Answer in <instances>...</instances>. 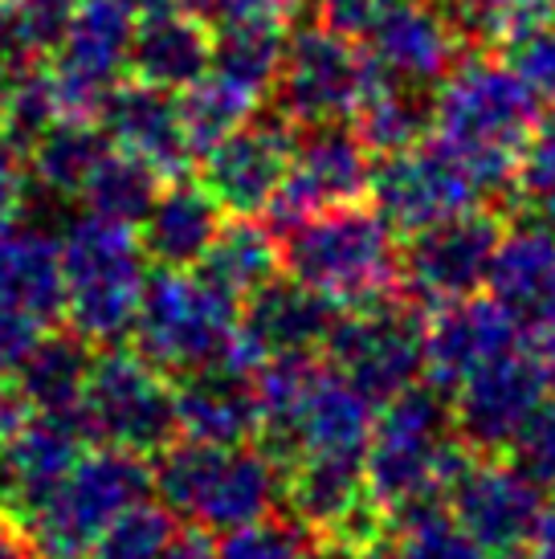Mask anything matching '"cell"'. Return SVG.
I'll return each mask as SVG.
<instances>
[{
	"label": "cell",
	"instance_id": "1",
	"mask_svg": "<svg viewBox=\"0 0 555 559\" xmlns=\"http://www.w3.org/2000/svg\"><path fill=\"white\" fill-rule=\"evenodd\" d=\"M535 127L540 94L510 62L465 58L437 82L433 135L479 171L486 192L515 185Z\"/></svg>",
	"mask_w": 555,
	"mask_h": 559
},
{
	"label": "cell",
	"instance_id": "2",
	"mask_svg": "<svg viewBox=\"0 0 555 559\" xmlns=\"http://www.w3.org/2000/svg\"><path fill=\"white\" fill-rule=\"evenodd\" d=\"M437 392L441 389L413 384L397 401L380 404L364 457V478L371 502L388 514V523L413 507L441 502V495H449L453 478L474 457L462 437L449 433L453 404Z\"/></svg>",
	"mask_w": 555,
	"mask_h": 559
},
{
	"label": "cell",
	"instance_id": "3",
	"mask_svg": "<svg viewBox=\"0 0 555 559\" xmlns=\"http://www.w3.org/2000/svg\"><path fill=\"white\" fill-rule=\"evenodd\" d=\"M155 490L176 519L201 531H233L274 514L286 469L270 450L180 441L160 453Z\"/></svg>",
	"mask_w": 555,
	"mask_h": 559
},
{
	"label": "cell",
	"instance_id": "4",
	"mask_svg": "<svg viewBox=\"0 0 555 559\" xmlns=\"http://www.w3.org/2000/svg\"><path fill=\"white\" fill-rule=\"evenodd\" d=\"M282 265L291 270V278L331 298L340 311L380 302L401 282V253L392 225L359 204L323 209L303 225H294L286 234Z\"/></svg>",
	"mask_w": 555,
	"mask_h": 559
},
{
	"label": "cell",
	"instance_id": "5",
	"mask_svg": "<svg viewBox=\"0 0 555 559\" xmlns=\"http://www.w3.org/2000/svg\"><path fill=\"white\" fill-rule=\"evenodd\" d=\"M143 241L135 225L82 213L62 234L66 319L82 340L119 343L135 331L143 298Z\"/></svg>",
	"mask_w": 555,
	"mask_h": 559
},
{
	"label": "cell",
	"instance_id": "6",
	"mask_svg": "<svg viewBox=\"0 0 555 559\" xmlns=\"http://www.w3.org/2000/svg\"><path fill=\"white\" fill-rule=\"evenodd\" d=\"M155 474L143 453L103 445L82 453L49 495H42L29 511H21L25 535L42 559H86L94 539L127 511L147 498Z\"/></svg>",
	"mask_w": 555,
	"mask_h": 559
},
{
	"label": "cell",
	"instance_id": "7",
	"mask_svg": "<svg viewBox=\"0 0 555 559\" xmlns=\"http://www.w3.org/2000/svg\"><path fill=\"white\" fill-rule=\"evenodd\" d=\"M241 311L237 298L216 290L204 274L160 265L143 282L135 340L139 352L164 372H197L229 364Z\"/></svg>",
	"mask_w": 555,
	"mask_h": 559
},
{
	"label": "cell",
	"instance_id": "8",
	"mask_svg": "<svg viewBox=\"0 0 555 559\" xmlns=\"http://www.w3.org/2000/svg\"><path fill=\"white\" fill-rule=\"evenodd\" d=\"M78 413L86 420L91 437H103L107 445L135 453H164L176 425V389L168 372L155 368L143 352H107L94 359L86 392Z\"/></svg>",
	"mask_w": 555,
	"mask_h": 559
},
{
	"label": "cell",
	"instance_id": "9",
	"mask_svg": "<svg viewBox=\"0 0 555 559\" xmlns=\"http://www.w3.org/2000/svg\"><path fill=\"white\" fill-rule=\"evenodd\" d=\"M331 368L376 408L409 392L425 372V319L397 298H380L335 319L327 340Z\"/></svg>",
	"mask_w": 555,
	"mask_h": 559
},
{
	"label": "cell",
	"instance_id": "10",
	"mask_svg": "<svg viewBox=\"0 0 555 559\" xmlns=\"http://www.w3.org/2000/svg\"><path fill=\"white\" fill-rule=\"evenodd\" d=\"M380 74L385 70L376 66V58L364 53L352 37H340L315 21L307 29L291 33L286 41V66L278 79L282 119L294 127L355 119Z\"/></svg>",
	"mask_w": 555,
	"mask_h": 559
},
{
	"label": "cell",
	"instance_id": "11",
	"mask_svg": "<svg viewBox=\"0 0 555 559\" xmlns=\"http://www.w3.org/2000/svg\"><path fill=\"white\" fill-rule=\"evenodd\" d=\"M371 201L376 213L404 234L429 229L437 221L482 209L486 185L453 147L425 135L421 143L392 152L371 168Z\"/></svg>",
	"mask_w": 555,
	"mask_h": 559
},
{
	"label": "cell",
	"instance_id": "12",
	"mask_svg": "<svg viewBox=\"0 0 555 559\" xmlns=\"http://www.w3.org/2000/svg\"><path fill=\"white\" fill-rule=\"evenodd\" d=\"M131 9L119 0H82L74 25L54 53L49 79L62 103V119L94 123L103 119L107 98L115 94L123 70H131V41L135 21Z\"/></svg>",
	"mask_w": 555,
	"mask_h": 559
},
{
	"label": "cell",
	"instance_id": "13",
	"mask_svg": "<svg viewBox=\"0 0 555 559\" xmlns=\"http://www.w3.org/2000/svg\"><path fill=\"white\" fill-rule=\"evenodd\" d=\"M446 498L458 523L491 556L531 547L543 523L552 519L543 481L531 478L519 462H503V457H470Z\"/></svg>",
	"mask_w": 555,
	"mask_h": 559
},
{
	"label": "cell",
	"instance_id": "14",
	"mask_svg": "<svg viewBox=\"0 0 555 559\" xmlns=\"http://www.w3.org/2000/svg\"><path fill=\"white\" fill-rule=\"evenodd\" d=\"M503 241V221L486 209H470L429 229H416L401 253V282L409 295L441 307L453 298L479 295L491 278L494 249Z\"/></svg>",
	"mask_w": 555,
	"mask_h": 559
},
{
	"label": "cell",
	"instance_id": "15",
	"mask_svg": "<svg viewBox=\"0 0 555 559\" xmlns=\"http://www.w3.org/2000/svg\"><path fill=\"white\" fill-rule=\"evenodd\" d=\"M371 188V159L368 143L343 123H319L307 127L303 140H294L291 171L286 185L270 204V217L282 234H291L294 225L323 213L355 204Z\"/></svg>",
	"mask_w": 555,
	"mask_h": 559
},
{
	"label": "cell",
	"instance_id": "16",
	"mask_svg": "<svg viewBox=\"0 0 555 559\" xmlns=\"http://www.w3.org/2000/svg\"><path fill=\"white\" fill-rule=\"evenodd\" d=\"M547 376L531 352L510 347L453 389V425L470 450H510L547 401Z\"/></svg>",
	"mask_w": 555,
	"mask_h": 559
},
{
	"label": "cell",
	"instance_id": "17",
	"mask_svg": "<svg viewBox=\"0 0 555 559\" xmlns=\"http://www.w3.org/2000/svg\"><path fill=\"white\" fill-rule=\"evenodd\" d=\"M335 319L340 307L319 290L303 286L298 278H270L246 298L229 368L253 376L270 356L315 352L331 340Z\"/></svg>",
	"mask_w": 555,
	"mask_h": 559
},
{
	"label": "cell",
	"instance_id": "18",
	"mask_svg": "<svg viewBox=\"0 0 555 559\" xmlns=\"http://www.w3.org/2000/svg\"><path fill=\"white\" fill-rule=\"evenodd\" d=\"M286 119L237 127L229 140L204 152V188L233 217L270 213L274 197L286 185L294 156V135Z\"/></svg>",
	"mask_w": 555,
	"mask_h": 559
},
{
	"label": "cell",
	"instance_id": "19",
	"mask_svg": "<svg viewBox=\"0 0 555 559\" xmlns=\"http://www.w3.org/2000/svg\"><path fill=\"white\" fill-rule=\"evenodd\" d=\"M376 404L355 392L335 368H323L307 389L303 404L294 408L286 429L265 441L282 466H294L298 457H368L371 445V417Z\"/></svg>",
	"mask_w": 555,
	"mask_h": 559
},
{
	"label": "cell",
	"instance_id": "20",
	"mask_svg": "<svg viewBox=\"0 0 555 559\" xmlns=\"http://www.w3.org/2000/svg\"><path fill=\"white\" fill-rule=\"evenodd\" d=\"M519 319L494 298L465 295L441 302L425 323V372L433 389L453 392L482 364L519 347Z\"/></svg>",
	"mask_w": 555,
	"mask_h": 559
},
{
	"label": "cell",
	"instance_id": "21",
	"mask_svg": "<svg viewBox=\"0 0 555 559\" xmlns=\"http://www.w3.org/2000/svg\"><path fill=\"white\" fill-rule=\"evenodd\" d=\"M458 16L433 0H397L385 21L368 33V53L388 79L409 86H437L462 53Z\"/></svg>",
	"mask_w": 555,
	"mask_h": 559
},
{
	"label": "cell",
	"instance_id": "22",
	"mask_svg": "<svg viewBox=\"0 0 555 559\" xmlns=\"http://www.w3.org/2000/svg\"><path fill=\"white\" fill-rule=\"evenodd\" d=\"M86 437L91 429L82 413L29 408L13 433L0 437V498H9L16 511H29L78 466Z\"/></svg>",
	"mask_w": 555,
	"mask_h": 559
},
{
	"label": "cell",
	"instance_id": "23",
	"mask_svg": "<svg viewBox=\"0 0 555 559\" xmlns=\"http://www.w3.org/2000/svg\"><path fill=\"white\" fill-rule=\"evenodd\" d=\"M176 425L188 441L209 445H246L262 433V408L253 376L229 364L197 368L176 384Z\"/></svg>",
	"mask_w": 555,
	"mask_h": 559
},
{
	"label": "cell",
	"instance_id": "24",
	"mask_svg": "<svg viewBox=\"0 0 555 559\" xmlns=\"http://www.w3.org/2000/svg\"><path fill=\"white\" fill-rule=\"evenodd\" d=\"M107 140L127 156L152 164L160 176H180L192 159V147L180 127V110L172 91L147 86V82H119L103 110Z\"/></svg>",
	"mask_w": 555,
	"mask_h": 559
},
{
	"label": "cell",
	"instance_id": "25",
	"mask_svg": "<svg viewBox=\"0 0 555 559\" xmlns=\"http://www.w3.org/2000/svg\"><path fill=\"white\" fill-rule=\"evenodd\" d=\"M486 286L519 326L547 323L555 314V225L535 217L503 229Z\"/></svg>",
	"mask_w": 555,
	"mask_h": 559
},
{
	"label": "cell",
	"instance_id": "26",
	"mask_svg": "<svg viewBox=\"0 0 555 559\" xmlns=\"http://www.w3.org/2000/svg\"><path fill=\"white\" fill-rule=\"evenodd\" d=\"M221 204L216 197L192 180H176V185L160 188L147 217L139 221V241L152 262L168 265V270H192L204 262L209 246L221 234Z\"/></svg>",
	"mask_w": 555,
	"mask_h": 559
},
{
	"label": "cell",
	"instance_id": "27",
	"mask_svg": "<svg viewBox=\"0 0 555 559\" xmlns=\"http://www.w3.org/2000/svg\"><path fill=\"white\" fill-rule=\"evenodd\" d=\"M213 70V37L201 16L185 9H160L143 16L131 41V74L160 91H185Z\"/></svg>",
	"mask_w": 555,
	"mask_h": 559
},
{
	"label": "cell",
	"instance_id": "28",
	"mask_svg": "<svg viewBox=\"0 0 555 559\" xmlns=\"http://www.w3.org/2000/svg\"><path fill=\"white\" fill-rule=\"evenodd\" d=\"M0 298L42 323L66 311V265L62 241L29 221L0 225Z\"/></svg>",
	"mask_w": 555,
	"mask_h": 559
},
{
	"label": "cell",
	"instance_id": "29",
	"mask_svg": "<svg viewBox=\"0 0 555 559\" xmlns=\"http://www.w3.org/2000/svg\"><path fill=\"white\" fill-rule=\"evenodd\" d=\"M368 498L359 457H298L294 466H286V502L294 519L323 544Z\"/></svg>",
	"mask_w": 555,
	"mask_h": 559
},
{
	"label": "cell",
	"instance_id": "30",
	"mask_svg": "<svg viewBox=\"0 0 555 559\" xmlns=\"http://www.w3.org/2000/svg\"><path fill=\"white\" fill-rule=\"evenodd\" d=\"M94 368L91 340H82L74 326L70 331H54L33 343L25 364L16 368L13 389L21 401L42 413H78L86 380Z\"/></svg>",
	"mask_w": 555,
	"mask_h": 559
},
{
	"label": "cell",
	"instance_id": "31",
	"mask_svg": "<svg viewBox=\"0 0 555 559\" xmlns=\"http://www.w3.org/2000/svg\"><path fill=\"white\" fill-rule=\"evenodd\" d=\"M286 33L278 21H249L229 16L216 21L213 33V74L229 79L233 86L249 91L253 98H265L282 79L286 66Z\"/></svg>",
	"mask_w": 555,
	"mask_h": 559
},
{
	"label": "cell",
	"instance_id": "32",
	"mask_svg": "<svg viewBox=\"0 0 555 559\" xmlns=\"http://www.w3.org/2000/svg\"><path fill=\"white\" fill-rule=\"evenodd\" d=\"M278 262H282L278 237L265 229L262 221L233 217L229 225H221L216 241L204 253L201 274L229 298H249L258 286L274 278Z\"/></svg>",
	"mask_w": 555,
	"mask_h": 559
},
{
	"label": "cell",
	"instance_id": "33",
	"mask_svg": "<svg viewBox=\"0 0 555 559\" xmlns=\"http://www.w3.org/2000/svg\"><path fill=\"white\" fill-rule=\"evenodd\" d=\"M352 123L355 135L368 143V152L392 156V152H404L425 140V131L433 127V107L421 98V86L380 74Z\"/></svg>",
	"mask_w": 555,
	"mask_h": 559
},
{
	"label": "cell",
	"instance_id": "34",
	"mask_svg": "<svg viewBox=\"0 0 555 559\" xmlns=\"http://www.w3.org/2000/svg\"><path fill=\"white\" fill-rule=\"evenodd\" d=\"M107 152V140L94 131V123L62 119L49 127L25 156H29L33 180L46 188L49 197H78Z\"/></svg>",
	"mask_w": 555,
	"mask_h": 559
},
{
	"label": "cell",
	"instance_id": "35",
	"mask_svg": "<svg viewBox=\"0 0 555 559\" xmlns=\"http://www.w3.org/2000/svg\"><path fill=\"white\" fill-rule=\"evenodd\" d=\"M258 103L262 98H253L249 91L233 86L221 74H204L192 86H185V91L176 94V110H180V127H185V140L192 147V156H204L209 147L229 140L237 127H246Z\"/></svg>",
	"mask_w": 555,
	"mask_h": 559
},
{
	"label": "cell",
	"instance_id": "36",
	"mask_svg": "<svg viewBox=\"0 0 555 559\" xmlns=\"http://www.w3.org/2000/svg\"><path fill=\"white\" fill-rule=\"evenodd\" d=\"M78 197H82L86 213H94V217L139 225L147 217L152 201L160 197V171L115 147V152L98 159V168L91 171V180Z\"/></svg>",
	"mask_w": 555,
	"mask_h": 559
},
{
	"label": "cell",
	"instance_id": "37",
	"mask_svg": "<svg viewBox=\"0 0 555 559\" xmlns=\"http://www.w3.org/2000/svg\"><path fill=\"white\" fill-rule=\"evenodd\" d=\"M401 527V559H491V551L458 523V514L441 502H425L392 519Z\"/></svg>",
	"mask_w": 555,
	"mask_h": 559
},
{
	"label": "cell",
	"instance_id": "38",
	"mask_svg": "<svg viewBox=\"0 0 555 559\" xmlns=\"http://www.w3.org/2000/svg\"><path fill=\"white\" fill-rule=\"evenodd\" d=\"M54 123H62V103L54 91L49 70H25L9 82L4 115H0V140L13 143L16 152H29Z\"/></svg>",
	"mask_w": 555,
	"mask_h": 559
},
{
	"label": "cell",
	"instance_id": "39",
	"mask_svg": "<svg viewBox=\"0 0 555 559\" xmlns=\"http://www.w3.org/2000/svg\"><path fill=\"white\" fill-rule=\"evenodd\" d=\"M176 514L168 507H152L147 498L127 507L115 523H110L94 547L86 551V559H164V551L176 539Z\"/></svg>",
	"mask_w": 555,
	"mask_h": 559
},
{
	"label": "cell",
	"instance_id": "40",
	"mask_svg": "<svg viewBox=\"0 0 555 559\" xmlns=\"http://www.w3.org/2000/svg\"><path fill=\"white\" fill-rule=\"evenodd\" d=\"M216 559H319L307 544V527L294 519L282 523L274 514L253 519L246 527H233L221 535Z\"/></svg>",
	"mask_w": 555,
	"mask_h": 559
},
{
	"label": "cell",
	"instance_id": "41",
	"mask_svg": "<svg viewBox=\"0 0 555 559\" xmlns=\"http://www.w3.org/2000/svg\"><path fill=\"white\" fill-rule=\"evenodd\" d=\"M78 4L82 0H16V9L4 21L13 49L25 53V58L58 53V46H62L70 25H74Z\"/></svg>",
	"mask_w": 555,
	"mask_h": 559
},
{
	"label": "cell",
	"instance_id": "42",
	"mask_svg": "<svg viewBox=\"0 0 555 559\" xmlns=\"http://www.w3.org/2000/svg\"><path fill=\"white\" fill-rule=\"evenodd\" d=\"M515 192L527 204V213L555 225V110L540 119L535 135L527 143L519 171H515Z\"/></svg>",
	"mask_w": 555,
	"mask_h": 559
},
{
	"label": "cell",
	"instance_id": "43",
	"mask_svg": "<svg viewBox=\"0 0 555 559\" xmlns=\"http://www.w3.org/2000/svg\"><path fill=\"white\" fill-rule=\"evenodd\" d=\"M510 49V66L531 82V91L540 94L543 103L555 107V21L531 29L527 37H519Z\"/></svg>",
	"mask_w": 555,
	"mask_h": 559
},
{
	"label": "cell",
	"instance_id": "44",
	"mask_svg": "<svg viewBox=\"0 0 555 559\" xmlns=\"http://www.w3.org/2000/svg\"><path fill=\"white\" fill-rule=\"evenodd\" d=\"M515 462L543 486H555V401H543L540 413L515 437Z\"/></svg>",
	"mask_w": 555,
	"mask_h": 559
},
{
	"label": "cell",
	"instance_id": "45",
	"mask_svg": "<svg viewBox=\"0 0 555 559\" xmlns=\"http://www.w3.org/2000/svg\"><path fill=\"white\" fill-rule=\"evenodd\" d=\"M397 0H315V21L340 37L368 41V33L385 21Z\"/></svg>",
	"mask_w": 555,
	"mask_h": 559
},
{
	"label": "cell",
	"instance_id": "46",
	"mask_svg": "<svg viewBox=\"0 0 555 559\" xmlns=\"http://www.w3.org/2000/svg\"><path fill=\"white\" fill-rule=\"evenodd\" d=\"M37 340H42V319L0 298V384L13 380Z\"/></svg>",
	"mask_w": 555,
	"mask_h": 559
},
{
	"label": "cell",
	"instance_id": "47",
	"mask_svg": "<svg viewBox=\"0 0 555 559\" xmlns=\"http://www.w3.org/2000/svg\"><path fill=\"white\" fill-rule=\"evenodd\" d=\"M21 197H25V168L13 143L0 140V225H9L21 213Z\"/></svg>",
	"mask_w": 555,
	"mask_h": 559
},
{
	"label": "cell",
	"instance_id": "48",
	"mask_svg": "<svg viewBox=\"0 0 555 559\" xmlns=\"http://www.w3.org/2000/svg\"><path fill=\"white\" fill-rule=\"evenodd\" d=\"M303 0H221V21L229 16H249V21H278L286 25L298 13Z\"/></svg>",
	"mask_w": 555,
	"mask_h": 559
},
{
	"label": "cell",
	"instance_id": "49",
	"mask_svg": "<svg viewBox=\"0 0 555 559\" xmlns=\"http://www.w3.org/2000/svg\"><path fill=\"white\" fill-rule=\"evenodd\" d=\"M164 559H216V547L204 539V531H188V535H176L172 547L164 551Z\"/></svg>",
	"mask_w": 555,
	"mask_h": 559
},
{
	"label": "cell",
	"instance_id": "50",
	"mask_svg": "<svg viewBox=\"0 0 555 559\" xmlns=\"http://www.w3.org/2000/svg\"><path fill=\"white\" fill-rule=\"evenodd\" d=\"M531 356L540 359L543 376H547V384H552V392H555V314L547 319V323L535 326V343H531Z\"/></svg>",
	"mask_w": 555,
	"mask_h": 559
},
{
	"label": "cell",
	"instance_id": "51",
	"mask_svg": "<svg viewBox=\"0 0 555 559\" xmlns=\"http://www.w3.org/2000/svg\"><path fill=\"white\" fill-rule=\"evenodd\" d=\"M33 556H37V551H33L25 527L0 523V559H33Z\"/></svg>",
	"mask_w": 555,
	"mask_h": 559
},
{
	"label": "cell",
	"instance_id": "52",
	"mask_svg": "<svg viewBox=\"0 0 555 559\" xmlns=\"http://www.w3.org/2000/svg\"><path fill=\"white\" fill-rule=\"evenodd\" d=\"M531 551H535V559H555V511H552V519L543 523L540 535H535Z\"/></svg>",
	"mask_w": 555,
	"mask_h": 559
},
{
	"label": "cell",
	"instance_id": "53",
	"mask_svg": "<svg viewBox=\"0 0 555 559\" xmlns=\"http://www.w3.org/2000/svg\"><path fill=\"white\" fill-rule=\"evenodd\" d=\"M119 4H127L135 16H152L160 9H172V0H119Z\"/></svg>",
	"mask_w": 555,
	"mask_h": 559
},
{
	"label": "cell",
	"instance_id": "54",
	"mask_svg": "<svg viewBox=\"0 0 555 559\" xmlns=\"http://www.w3.org/2000/svg\"><path fill=\"white\" fill-rule=\"evenodd\" d=\"M343 559H401V556H397V547H388L385 539H380V544L364 547V551H352V556H343Z\"/></svg>",
	"mask_w": 555,
	"mask_h": 559
},
{
	"label": "cell",
	"instance_id": "55",
	"mask_svg": "<svg viewBox=\"0 0 555 559\" xmlns=\"http://www.w3.org/2000/svg\"><path fill=\"white\" fill-rule=\"evenodd\" d=\"M9 82H13V70H9V53L0 46V115H4V98H9Z\"/></svg>",
	"mask_w": 555,
	"mask_h": 559
},
{
	"label": "cell",
	"instance_id": "56",
	"mask_svg": "<svg viewBox=\"0 0 555 559\" xmlns=\"http://www.w3.org/2000/svg\"><path fill=\"white\" fill-rule=\"evenodd\" d=\"M503 559H535V551H523V547H519V551H503Z\"/></svg>",
	"mask_w": 555,
	"mask_h": 559
},
{
	"label": "cell",
	"instance_id": "57",
	"mask_svg": "<svg viewBox=\"0 0 555 559\" xmlns=\"http://www.w3.org/2000/svg\"><path fill=\"white\" fill-rule=\"evenodd\" d=\"M16 9V0H0V21H9V13Z\"/></svg>",
	"mask_w": 555,
	"mask_h": 559
},
{
	"label": "cell",
	"instance_id": "58",
	"mask_svg": "<svg viewBox=\"0 0 555 559\" xmlns=\"http://www.w3.org/2000/svg\"><path fill=\"white\" fill-rule=\"evenodd\" d=\"M446 4H449V9H458V4H465V0H446Z\"/></svg>",
	"mask_w": 555,
	"mask_h": 559
},
{
	"label": "cell",
	"instance_id": "59",
	"mask_svg": "<svg viewBox=\"0 0 555 559\" xmlns=\"http://www.w3.org/2000/svg\"><path fill=\"white\" fill-rule=\"evenodd\" d=\"M552 13H555V0H552Z\"/></svg>",
	"mask_w": 555,
	"mask_h": 559
},
{
	"label": "cell",
	"instance_id": "60",
	"mask_svg": "<svg viewBox=\"0 0 555 559\" xmlns=\"http://www.w3.org/2000/svg\"><path fill=\"white\" fill-rule=\"evenodd\" d=\"M552 511H555V502H552Z\"/></svg>",
	"mask_w": 555,
	"mask_h": 559
}]
</instances>
